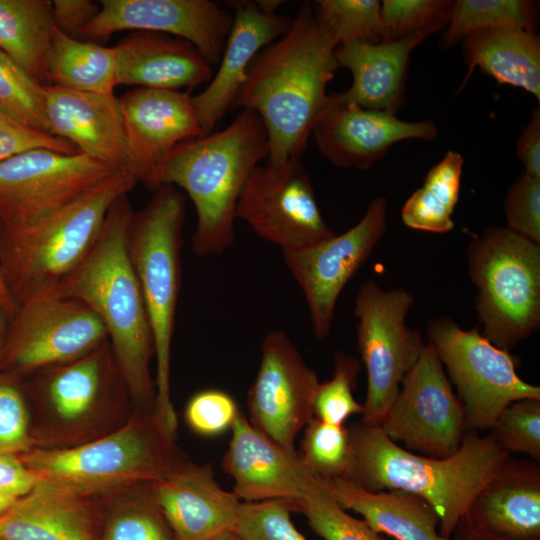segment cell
<instances>
[{"mask_svg":"<svg viewBox=\"0 0 540 540\" xmlns=\"http://www.w3.org/2000/svg\"><path fill=\"white\" fill-rule=\"evenodd\" d=\"M338 46L318 20L314 4L301 5L289 29L254 58L231 108H248L263 121L268 164L301 157L339 68Z\"/></svg>","mask_w":540,"mask_h":540,"instance_id":"6da1fadb","label":"cell"},{"mask_svg":"<svg viewBox=\"0 0 540 540\" xmlns=\"http://www.w3.org/2000/svg\"><path fill=\"white\" fill-rule=\"evenodd\" d=\"M125 196L113 203L90 251L53 292L81 302L100 318L134 411L154 413L156 389L150 373L154 343L129 252L134 213Z\"/></svg>","mask_w":540,"mask_h":540,"instance_id":"7a4b0ae2","label":"cell"},{"mask_svg":"<svg viewBox=\"0 0 540 540\" xmlns=\"http://www.w3.org/2000/svg\"><path fill=\"white\" fill-rule=\"evenodd\" d=\"M352 463L348 480L372 491L399 490L426 500L439 516V533L449 540L480 491L509 454L490 435L467 430L459 449L433 458L404 449L380 426L355 422L348 427Z\"/></svg>","mask_w":540,"mask_h":540,"instance_id":"3957f363","label":"cell"},{"mask_svg":"<svg viewBox=\"0 0 540 540\" xmlns=\"http://www.w3.org/2000/svg\"><path fill=\"white\" fill-rule=\"evenodd\" d=\"M265 157L268 138L263 121L255 111L243 108L224 129L177 145L159 166L152 189L179 186L194 204L196 255H218L233 244L238 198Z\"/></svg>","mask_w":540,"mask_h":540,"instance_id":"277c9868","label":"cell"},{"mask_svg":"<svg viewBox=\"0 0 540 540\" xmlns=\"http://www.w3.org/2000/svg\"><path fill=\"white\" fill-rule=\"evenodd\" d=\"M153 413L134 411L114 431L68 448L20 454L41 482L89 497L161 480L189 461Z\"/></svg>","mask_w":540,"mask_h":540,"instance_id":"5b68a950","label":"cell"},{"mask_svg":"<svg viewBox=\"0 0 540 540\" xmlns=\"http://www.w3.org/2000/svg\"><path fill=\"white\" fill-rule=\"evenodd\" d=\"M137 182L131 171L120 170L33 225L2 228L0 270L14 302L54 291L90 251L113 203Z\"/></svg>","mask_w":540,"mask_h":540,"instance_id":"8992f818","label":"cell"},{"mask_svg":"<svg viewBox=\"0 0 540 540\" xmlns=\"http://www.w3.org/2000/svg\"><path fill=\"white\" fill-rule=\"evenodd\" d=\"M148 204L133 215L129 252L144 299L156 357L154 416L173 438L178 420L170 398V350L180 286L183 196L172 186L153 189Z\"/></svg>","mask_w":540,"mask_h":540,"instance_id":"52a82bcc","label":"cell"},{"mask_svg":"<svg viewBox=\"0 0 540 540\" xmlns=\"http://www.w3.org/2000/svg\"><path fill=\"white\" fill-rule=\"evenodd\" d=\"M467 258L482 334L510 351L540 325V245L490 227L471 240Z\"/></svg>","mask_w":540,"mask_h":540,"instance_id":"ba28073f","label":"cell"},{"mask_svg":"<svg viewBox=\"0 0 540 540\" xmlns=\"http://www.w3.org/2000/svg\"><path fill=\"white\" fill-rule=\"evenodd\" d=\"M110 362L99 346L50 370L40 387V423L33 431L37 447L77 446L127 421L123 402L113 390Z\"/></svg>","mask_w":540,"mask_h":540,"instance_id":"9c48e42d","label":"cell"},{"mask_svg":"<svg viewBox=\"0 0 540 540\" xmlns=\"http://www.w3.org/2000/svg\"><path fill=\"white\" fill-rule=\"evenodd\" d=\"M413 303L408 290H384L372 279L364 281L357 291V346L367 372L360 420L365 424L380 426L426 344L421 333L406 324Z\"/></svg>","mask_w":540,"mask_h":540,"instance_id":"30bf717a","label":"cell"},{"mask_svg":"<svg viewBox=\"0 0 540 540\" xmlns=\"http://www.w3.org/2000/svg\"><path fill=\"white\" fill-rule=\"evenodd\" d=\"M427 337L457 389L467 430L490 429L514 401L540 399V387L517 374L519 359L496 347L477 328L464 330L440 317L428 326Z\"/></svg>","mask_w":540,"mask_h":540,"instance_id":"8fae6325","label":"cell"},{"mask_svg":"<svg viewBox=\"0 0 540 540\" xmlns=\"http://www.w3.org/2000/svg\"><path fill=\"white\" fill-rule=\"evenodd\" d=\"M120 169L86 154L34 149L0 162L2 228L33 225L92 191Z\"/></svg>","mask_w":540,"mask_h":540,"instance_id":"7c38bea8","label":"cell"},{"mask_svg":"<svg viewBox=\"0 0 540 540\" xmlns=\"http://www.w3.org/2000/svg\"><path fill=\"white\" fill-rule=\"evenodd\" d=\"M380 428L419 455L445 458L459 449L467 431L464 407L430 342L403 379Z\"/></svg>","mask_w":540,"mask_h":540,"instance_id":"4fadbf2b","label":"cell"},{"mask_svg":"<svg viewBox=\"0 0 540 540\" xmlns=\"http://www.w3.org/2000/svg\"><path fill=\"white\" fill-rule=\"evenodd\" d=\"M236 218L282 252L310 246L335 234L321 214L300 157L279 165L256 166L238 198Z\"/></svg>","mask_w":540,"mask_h":540,"instance_id":"5bb4252c","label":"cell"},{"mask_svg":"<svg viewBox=\"0 0 540 540\" xmlns=\"http://www.w3.org/2000/svg\"><path fill=\"white\" fill-rule=\"evenodd\" d=\"M387 207L384 196L375 197L363 217L346 232L283 252L284 262L305 296L312 332L318 340L329 336L339 295L384 236Z\"/></svg>","mask_w":540,"mask_h":540,"instance_id":"9a60e30c","label":"cell"},{"mask_svg":"<svg viewBox=\"0 0 540 540\" xmlns=\"http://www.w3.org/2000/svg\"><path fill=\"white\" fill-rule=\"evenodd\" d=\"M19 305L1 362L17 371L69 363L97 349L107 336L90 308L53 291Z\"/></svg>","mask_w":540,"mask_h":540,"instance_id":"2e32d148","label":"cell"},{"mask_svg":"<svg viewBox=\"0 0 540 540\" xmlns=\"http://www.w3.org/2000/svg\"><path fill=\"white\" fill-rule=\"evenodd\" d=\"M319 384L291 339L270 331L261 344L257 375L249 388V422L291 453H297V435L314 417Z\"/></svg>","mask_w":540,"mask_h":540,"instance_id":"e0dca14e","label":"cell"},{"mask_svg":"<svg viewBox=\"0 0 540 540\" xmlns=\"http://www.w3.org/2000/svg\"><path fill=\"white\" fill-rule=\"evenodd\" d=\"M100 10L80 32L87 39L136 30L184 39L204 58L220 62L233 15L209 0H101Z\"/></svg>","mask_w":540,"mask_h":540,"instance_id":"ac0fdd59","label":"cell"},{"mask_svg":"<svg viewBox=\"0 0 540 540\" xmlns=\"http://www.w3.org/2000/svg\"><path fill=\"white\" fill-rule=\"evenodd\" d=\"M311 135L333 165L367 170L396 143L437 137L433 121H404L396 114L341 103L329 94Z\"/></svg>","mask_w":540,"mask_h":540,"instance_id":"d6986e66","label":"cell"},{"mask_svg":"<svg viewBox=\"0 0 540 540\" xmlns=\"http://www.w3.org/2000/svg\"><path fill=\"white\" fill-rule=\"evenodd\" d=\"M120 100L129 170L153 188L159 166L180 143L202 136L189 93L137 88Z\"/></svg>","mask_w":540,"mask_h":540,"instance_id":"ffe728a7","label":"cell"},{"mask_svg":"<svg viewBox=\"0 0 540 540\" xmlns=\"http://www.w3.org/2000/svg\"><path fill=\"white\" fill-rule=\"evenodd\" d=\"M230 429L222 467L234 480L236 497L242 502L285 500L296 505L315 477L298 453L287 451L257 430L241 411Z\"/></svg>","mask_w":540,"mask_h":540,"instance_id":"44dd1931","label":"cell"},{"mask_svg":"<svg viewBox=\"0 0 540 540\" xmlns=\"http://www.w3.org/2000/svg\"><path fill=\"white\" fill-rule=\"evenodd\" d=\"M149 488L174 540H209L234 530L242 501L218 484L210 464L189 460Z\"/></svg>","mask_w":540,"mask_h":540,"instance_id":"7402d4cb","label":"cell"},{"mask_svg":"<svg viewBox=\"0 0 540 540\" xmlns=\"http://www.w3.org/2000/svg\"><path fill=\"white\" fill-rule=\"evenodd\" d=\"M233 22L220 59L208 86L192 97L202 136L212 133L231 109L256 55L290 27L292 19L260 9L256 1L230 2Z\"/></svg>","mask_w":540,"mask_h":540,"instance_id":"603a6c76","label":"cell"},{"mask_svg":"<svg viewBox=\"0 0 540 540\" xmlns=\"http://www.w3.org/2000/svg\"><path fill=\"white\" fill-rule=\"evenodd\" d=\"M50 134L78 152L120 170H129L124 118L119 98L44 85ZM130 171V170H129Z\"/></svg>","mask_w":540,"mask_h":540,"instance_id":"cb8c5ba5","label":"cell"},{"mask_svg":"<svg viewBox=\"0 0 540 540\" xmlns=\"http://www.w3.org/2000/svg\"><path fill=\"white\" fill-rule=\"evenodd\" d=\"M508 540H540V464L509 458L462 517Z\"/></svg>","mask_w":540,"mask_h":540,"instance_id":"d4e9b609","label":"cell"},{"mask_svg":"<svg viewBox=\"0 0 540 540\" xmlns=\"http://www.w3.org/2000/svg\"><path fill=\"white\" fill-rule=\"evenodd\" d=\"M425 38L409 36L394 41H353L335 50L338 67L353 77L346 91L330 94L341 103L396 114L404 101L406 78L412 51Z\"/></svg>","mask_w":540,"mask_h":540,"instance_id":"484cf974","label":"cell"},{"mask_svg":"<svg viewBox=\"0 0 540 540\" xmlns=\"http://www.w3.org/2000/svg\"><path fill=\"white\" fill-rule=\"evenodd\" d=\"M116 85L193 89L213 77L210 63L190 42L170 35L137 32L115 47Z\"/></svg>","mask_w":540,"mask_h":540,"instance_id":"4316f807","label":"cell"},{"mask_svg":"<svg viewBox=\"0 0 540 540\" xmlns=\"http://www.w3.org/2000/svg\"><path fill=\"white\" fill-rule=\"evenodd\" d=\"M98 499L40 481L0 516V540H96Z\"/></svg>","mask_w":540,"mask_h":540,"instance_id":"83f0119b","label":"cell"},{"mask_svg":"<svg viewBox=\"0 0 540 540\" xmlns=\"http://www.w3.org/2000/svg\"><path fill=\"white\" fill-rule=\"evenodd\" d=\"M339 505L362 516L376 532L396 540H447L439 533V516L418 495L368 491L348 479L325 480Z\"/></svg>","mask_w":540,"mask_h":540,"instance_id":"f1b7e54d","label":"cell"},{"mask_svg":"<svg viewBox=\"0 0 540 540\" xmlns=\"http://www.w3.org/2000/svg\"><path fill=\"white\" fill-rule=\"evenodd\" d=\"M468 71L459 91L475 68L494 78L532 94L540 101V38L536 32L503 27L477 31L462 41Z\"/></svg>","mask_w":540,"mask_h":540,"instance_id":"f546056e","label":"cell"},{"mask_svg":"<svg viewBox=\"0 0 540 540\" xmlns=\"http://www.w3.org/2000/svg\"><path fill=\"white\" fill-rule=\"evenodd\" d=\"M55 28L52 1L0 0V49L43 85Z\"/></svg>","mask_w":540,"mask_h":540,"instance_id":"4dcf8cb0","label":"cell"},{"mask_svg":"<svg viewBox=\"0 0 540 540\" xmlns=\"http://www.w3.org/2000/svg\"><path fill=\"white\" fill-rule=\"evenodd\" d=\"M51 85L96 93L114 94L116 55L114 47L80 41L55 28L45 60Z\"/></svg>","mask_w":540,"mask_h":540,"instance_id":"1f68e13d","label":"cell"},{"mask_svg":"<svg viewBox=\"0 0 540 540\" xmlns=\"http://www.w3.org/2000/svg\"><path fill=\"white\" fill-rule=\"evenodd\" d=\"M463 165L462 155L450 150L428 171L423 185L402 207L401 218L408 228L431 233L453 229Z\"/></svg>","mask_w":540,"mask_h":540,"instance_id":"d6a6232c","label":"cell"},{"mask_svg":"<svg viewBox=\"0 0 540 540\" xmlns=\"http://www.w3.org/2000/svg\"><path fill=\"white\" fill-rule=\"evenodd\" d=\"M538 3L531 0L454 1L441 45L449 48L467 35L493 28L513 27L536 32Z\"/></svg>","mask_w":540,"mask_h":540,"instance_id":"836d02e7","label":"cell"},{"mask_svg":"<svg viewBox=\"0 0 540 540\" xmlns=\"http://www.w3.org/2000/svg\"><path fill=\"white\" fill-rule=\"evenodd\" d=\"M149 484L113 494V504L100 540H174Z\"/></svg>","mask_w":540,"mask_h":540,"instance_id":"e575fe53","label":"cell"},{"mask_svg":"<svg viewBox=\"0 0 540 540\" xmlns=\"http://www.w3.org/2000/svg\"><path fill=\"white\" fill-rule=\"evenodd\" d=\"M303 430L297 453L304 467L323 480L348 479L352 463L348 427L330 424L314 416Z\"/></svg>","mask_w":540,"mask_h":540,"instance_id":"d590c367","label":"cell"},{"mask_svg":"<svg viewBox=\"0 0 540 540\" xmlns=\"http://www.w3.org/2000/svg\"><path fill=\"white\" fill-rule=\"evenodd\" d=\"M295 506L324 540H387L365 520L348 514L334 499L326 481L316 476Z\"/></svg>","mask_w":540,"mask_h":540,"instance_id":"8d00e7d4","label":"cell"},{"mask_svg":"<svg viewBox=\"0 0 540 540\" xmlns=\"http://www.w3.org/2000/svg\"><path fill=\"white\" fill-rule=\"evenodd\" d=\"M0 111L24 126L50 134L44 85L1 49Z\"/></svg>","mask_w":540,"mask_h":540,"instance_id":"74e56055","label":"cell"},{"mask_svg":"<svg viewBox=\"0 0 540 540\" xmlns=\"http://www.w3.org/2000/svg\"><path fill=\"white\" fill-rule=\"evenodd\" d=\"M453 4L451 0H384L379 41L428 37L446 28Z\"/></svg>","mask_w":540,"mask_h":540,"instance_id":"f35d334b","label":"cell"},{"mask_svg":"<svg viewBox=\"0 0 540 540\" xmlns=\"http://www.w3.org/2000/svg\"><path fill=\"white\" fill-rule=\"evenodd\" d=\"M318 20L338 45L377 42L381 30V2L377 0H320L314 4Z\"/></svg>","mask_w":540,"mask_h":540,"instance_id":"ab89813d","label":"cell"},{"mask_svg":"<svg viewBox=\"0 0 540 540\" xmlns=\"http://www.w3.org/2000/svg\"><path fill=\"white\" fill-rule=\"evenodd\" d=\"M361 362L343 351L334 355L331 379L318 384L314 397V416L334 425H344L354 414L363 413V405L353 395Z\"/></svg>","mask_w":540,"mask_h":540,"instance_id":"60d3db41","label":"cell"},{"mask_svg":"<svg viewBox=\"0 0 540 540\" xmlns=\"http://www.w3.org/2000/svg\"><path fill=\"white\" fill-rule=\"evenodd\" d=\"M489 430L492 440L507 454L521 453L540 462V399L512 402Z\"/></svg>","mask_w":540,"mask_h":540,"instance_id":"b9f144b4","label":"cell"},{"mask_svg":"<svg viewBox=\"0 0 540 540\" xmlns=\"http://www.w3.org/2000/svg\"><path fill=\"white\" fill-rule=\"evenodd\" d=\"M294 510L285 500L241 502L234 531L242 540H306L291 521Z\"/></svg>","mask_w":540,"mask_h":540,"instance_id":"7bdbcfd3","label":"cell"},{"mask_svg":"<svg viewBox=\"0 0 540 540\" xmlns=\"http://www.w3.org/2000/svg\"><path fill=\"white\" fill-rule=\"evenodd\" d=\"M37 447L30 412L17 386L0 379V454H22Z\"/></svg>","mask_w":540,"mask_h":540,"instance_id":"ee69618b","label":"cell"},{"mask_svg":"<svg viewBox=\"0 0 540 540\" xmlns=\"http://www.w3.org/2000/svg\"><path fill=\"white\" fill-rule=\"evenodd\" d=\"M506 228L540 245V178L521 173L504 200Z\"/></svg>","mask_w":540,"mask_h":540,"instance_id":"f6af8a7d","label":"cell"},{"mask_svg":"<svg viewBox=\"0 0 540 540\" xmlns=\"http://www.w3.org/2000/svg\"><path fill=\"white\" fill-rule=\"evenodd\" d=\"M238 413V407L229 394L206 389L190 398L185 409V420L197 434L215 436L230 429Z\"/></svg>","mask_w":540,"mask_h":540,"instance_id":"bcb514c9","label":"cell"},{"mask_svg":"<svg viewBox=\"0 0 540 540\" xmlns=\"http://www.w3.org/2000/svg\"><path fill=\"white\" fill-rule=\"evenodd\" d=\"M34 149L64 154L78 152L71 142L24 126L0 111V162Z\"/></svg>","mask_w":540,"mask_h":540,"instance_id":"7dc6e473","label":"cell"},{"mask_svg":"<svg viewBox=\"0 0 540 540\" xmlns=\"http://www.w3.org/2000/svg\"><path fill=\"white\" fill-rule=\"evenodd\" d=\"M39 482V477L25 465L20 454H0V495L19 499Z\"/></svg>","mask_w":540,"mask_h":540,"instance_id":"c3c4849f","label":"cell"},{"mask_svg":"<svg viewBox=\"0 0 540 540\" xmlns=\"http://www.w3.org/2000/svg\"><path fill=\"white\" fill-rule=\"evenodd\" d=\"M53 18L64 34L76 38L100 10V4L90 0H53Z\"/></svg>","mask_w":540,"mask_h":540,"instance_id":"681fc988","label":"cell"},{"mask_svg":"<svg viewBox=\"0 0 540 540\" xmlns=\"http://www.w3.org/2000/svg\"><path fill=\"white\" fill-rule=\"evenodd\" d=\"M516 154L525 173L540 178V109L534 107L531 119L522 129L516 145Z\"/></svg>","mask_w":540,"mask_h":540,"instance_id":"f907efd6","label":"cell"},{"mask_svg":"<svg viewBox=\"0 0 540 540\" xmlns=\"http://www.w3.org/2000/svg\"><path fill=\"white\" fill-rule=\"evenodd\" d=\"M452 536L454 540H508L478 530L471 526L464 518L460 520Z\"/></svg>","mask_w":540,"mask_h":540,"instance_id":"816d5d0a","label":"cell"},{"mask_svg":"<svg viewBox=\"0 0 540 540\" xmlns=\"http://www.w3.org/2000/svg\"><path fill=\"white\" fill-rule=\"evenodd\" d=\"M0 305L9 314L15 313V302L5 284L1 270H0Z\"/></svg>","mask_w":540,"mask_h":540,"instance_id":"f5cc1de1","label":"cell"},{"mask_svg":"<svg viewBox=\"0 0 540 540\" xmlns=\"http://www.w3.org/2000/svg\"><path fill=\"white\" fill-rule=\"evenodd\" d=\"M9 315L4 308L0 305V365L2 362L3 352L7 340L9 327L7 326V318Z\"/></svg>","mask_w":540,"mask_h":540,"instance_id":"db71d44e","label":"cell"},{"mask_svg":"<svg viewBox=\"0 0 540 540\" xmlns=\"http://www.w3.org/2000/svg\"><path fill=\"white\" fill-rule=\"evenodd\" d=\"M209 540H242L234 530L222 532Z\"/></svg>","mask_w":540,"mask_h":540,"instance_id":"11a10c76","label":"cell"},{"mask_svg":"<svg viewBox=\"0 0 540 540\" xmlns=\"http://www.w3.org/2000/svg\"><path fill=\"white\" fill-rule=\"evenodd\" d=\"M17 499L0 495V516L6 512Z\"/></svg>","mask_w":540,"mask_h":540,"instance_id":"9f6ffc18","label":"cell"}]
</instances>
